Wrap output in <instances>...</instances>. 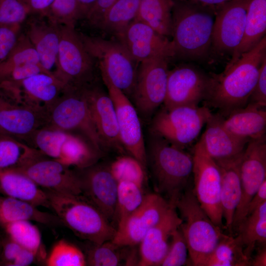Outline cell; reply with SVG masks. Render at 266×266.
Here are the masks:
<instances>
[{"mask_svg":"<svg viewBox=\"0 0 266 266\" xmlns=\"http://www.w3.org/2000/svg\"><path fill=\"white\" fill-rule=\"evenodd\" d=\"M266 56L265 36L235 62L227 64L221 73L211 74L204 105L218 109L220 114L225 117L233 110L247 105Z\"/></svg>","mask_w":266,"mask_h":266,"instance_id":"1","label":"cell"},{"mask_svg":"<svg viewBox=\"0 0 266 266\" xmlns=\"http://www.w3.org/2000/svg\"><path fill=\"white\" fill-rule=\"evenodd\" d=\"M173 0L171 36L175 57L204 58L212 45L215 6L188 0Z\"/></svg>","mask_w":266,"mask_h":266,"instance_id":"2","label":"cell"},{"mask_svg":"<svg viewBox=\"0 0 266 266\" xmlns=\"http://www.w3.org/2000/svg\"><path fill=\"white\" fill-rule=\"evenodd\" d=\"M44 190L50 209L78 237L97 244L113 239L116 229L83 195Z\"/></svg>","mask_w":266,"mask_h":266,"instance_id":"3","label":"cell"},{"mask_svg":"<svg viewBox=\"0 0 266 266\" xmlns=\"http://www.w3.org/2000/svg\"><path fill=\"white\" fill-rule=\"evenodd\" d=\"M152 140L148 153L149 164L158 194H165L175 203L193 172V156L158 136Z\"/></svg>","mask_w":266,"mask_h":266,"instance_id":"4","label":"cell"},{"mask_svg":"<svg viewBox=\"0 0 266 266\" xmlns=\"http://www.w3.org/2000/svg\"><path fill=\"white\" fill-rule=\"evenodd\" d=\"M182 222L179 229L188 248L192 264L203 266L220 240L226 235L200 206L193 191L183 192L175 203Z\"/></svg>","mask_w":266,"mask_h":266,"instance_id":"5","label":"cell"},{"mask_svg":"<svg viewBox=\"0 0 266 266\" xmlns=\"http://www.w3.org/2000/svg\"><path fill=\"white\" fill-rule=\"evenodd\" d=\"M79 34L86 48L97 62L103 81L110 82L128 97L131 96L138 63L125 46L118 40Z\"/></svg>","mask_w":266,"mask_h":266,"instance_id":"6","label":"cell"},{"mask_svg":"<svg viewBox=\"0 0 266 266\" xmlns=\"http://www.w3.org/2000/svg\"><path fill=\"white\" fill-rule=\"evenodd\" d=\"M60 43L54 76L66 88L83 89L96 83V60L86 48L75 28L59 25Z\"/></svg>","mask_w":266,"mask_h":266,"instance_id":"7","label":"cell"},{"mask_svg":"<svg viewBox=\"0 0 266 266\" xmlns=\"http://www.w3.org/2000/svg\"><path fill=\"white\" fill-rule=\"evenodd\" d=\"M46 126L81 136L101 155L107 149L92 119L83 89H66L49 111Z\"/></svg>","mask_w":266,"mask_h":266,"instance_id":"8","label":"cell"},{"mask_svg":"<svg viewBox=\"0 0 266 266\" xmlns=\"http://www.w3.org/2000/svg\"><path fill=\"white\" fill-rule=\"evenodd\" d=\"M212 115L205 105L164 108L154 117L151 129L154 135L184 149L197 138Z\"/></svg>","mask_w":266,"mask_h":266,"instance_id":"9","label":"cell"},{"mask_svg":"<svg viewBox=\"0 0 266 266\" xmlns=\"http://www.w3.org/2000/svg\"><path fill=\"white\" fill-rule=\"evenodd\" d=\"M193 191L200 206L216 225L223 227L220 194L221 175L219 167L199 141L194 149Z\"/></svg>","mask_w":266,"mask_h":266,"instance_id":"10","label":"cell"},{"mask_svg":"<svg viewBox=\"0 0 266 266\" xmlns=\"http://www.w3.org/2000/svg\"><path fill=\"white\" fill-rule=\"evenodd\" d=\"M168 61L154 58L139 63L131 96L137 112L145 117L150 116L164 102Z\"/></svg>","mask_w":266,"mask_h":266,"instance_id":"11","label":"cell"},{"mask_svg":"<svg viewBox=\"0 0 266 266\" xmlns=\"http://www.w3.org/2000/svg\"><path fill=\"white\" fill-rule=\"evenodd\" d=\"M12 169L26 175L44 190L65 194L81 195L77 171L41 153L22 166Z\"/></svg>","mask_w":266,"mask_h":266,"instance_id":"12","label":"cell"},{"mask_svg":"<svg viewBox=\"0 0 266 266\" xmlns=\"http://www.w3.org/2000/svg\"><path fill=\"white\" fill-rule=\"evenodd\" d=\"M266 136L251 139L243 151L240 166L241 197L234 213L232 231H236L245 218L249 201L266 180Z\"/></svg>","mask_w":266,"mask_h":266,"instance_id":"13","label":"cell"},{"mask_svg":"<svg viewBox=\"0 0 266 266\" xmlns=\"http://www.w3.org/2000/svg\"><path fill=\"white\" fill-rule=\"evenodd\" d=\"M209 75L190 65H181L169 70L165 108L178 106H198L205 99Z\"/></svg>","mask_w":266,"mask_h":266,"instance_id":"14","label":"cell"},{"mask_svg":"<svg viewBox=\"0 0 266 266\" xmlns=\"http://www.w3.org/2000/svg\"><path fill=\"white\" fill-rule=\"evenodd\" d=\"M103 82L114 104L121 144L130 156L146 168L147 151L138 112L121 90L108 81Z\"/></svg>","mask_w":266,"mask_h":266,"instance_id":"15","label":"cell"},{"mask_svg":"<svg viewBox=\"0 0 266 266\" xmlns=\"http://www.w3.org/2000/svg\"><path fill=\"white\" fill-rule=\"evenodd\" d=\"M250 0H230L215 6L211 47L220 53L234 52L244 32Z\"/></svg>","mask_w":266,"mask_h":266,"instance_id":"16","label":"cell"},{"mask_svg":"<svg viewBox=\"0 0 266 266\" xmlns=\"http://www.w3.org/2000/svg\"><path fill=\"white\" fill-rule=\"evenodd\" d=\"M172 205L158 193L145 195L140 206L116 229L112 241L122 246L139 244L149 230L160 221Z\"/></svg>","mask_w":266,"mask_h":266,"instance_id":"17","label":"cell"},{"mask_svg":"<svg viewBox=\"0 0 266 266\" xmlns=\"http://www.w3.org/2000/svg\"><path fill=\"white\" fill-rule=\"evenodd\" d=\"M116 36L138 63L154 58L175 57L172 41L141 21L133 20Z\"/></svg>","mask_w":266,"mask_h":266,"instance_id":"18","label":"cell"},{"mask_svg":"<svg viewBox=\"0 0 266 266\" xmlns=\"http://www.w3.org/2000/svg\"><path fill=\"white\" fill-rule=\"evenodd\" d=\"M81 195L95 205L110 222L114 220L118 182L109 166L97 163L78 169Z\"/></svg>","mask_w":266,"mask_h":266,"instance_id":"19","label":"cell"},{"mask_svg":"<svg viewBox=\"0 0 266 266\" xmlns=\"http://www.w3.org/2000/svg\"><path fill=\"white\" fill-rule=\"evenodd\" d=\"M13 97L19 103L48 114L66 89L53 75L39 73L11 86Z\"/></svg>","mask_w":266,"mask_h":266,"instance_id":"20","label":"cell"},{"mask_svg":"<svg viewBox=\"0 0 266 266\" xmlns=\"http://www.w3.org/2000/svg\"><path fill=\"white\" fill-rule=\"evenodd\" d=\"M83 91L92 119L102 142L107 148L124 152L115 108L108 92L96 83L83 88Z\"/></svg>","mask_w":266,"mask_h":266,"instance_id":"21","label":"cell"},{"mask_svg":"<svg viewBox=\"0 0 266 266\" xmlns=\"http://www.w3.org/2000/svg\"><path fill=\"white\" fill-rule=\"evenodd\" d=\"M47 122L46 114L17 102L0 89V129L2 133L26 141Z\"/></svg>","mask_w":266,"mask_h":266,"instance_id":"22","label":"cell"},{"mask_svg":"<svg viewBox=\"0 0 266 266\" xmlns=\"http://www.w3.org/2000/svg\"><path fill=\"white\" fill-rule=\"evenodd\" d=\"M26 21L24 33L34 47L41 66L54 76L60 43L59 26L39 15L31 14Z\"/></svg>","mask_w":266,"mask_h":266,"instance_id":"23","label":"cell"},{"mask_svg":"<svg viewBox=\"0 0 266 266\" xmlns=\"http://www.w3.org/2000/svg\"><path fill=\"white\" fill-rule=\"evenodd\" d=\"M182 222L174 205L147 233L140 243L137 265L158 266L166 255L173 233Z\"/></svg>","mask_w":266,"mask_h":266,"instance_id":"24","label":"cell"},{"mask_svg":"<svg viewBox=\"0 0 266 266\" xmlns=\"http://www.w3.org/2000/svg\"><path fill=\"white\" fill-rule=\"evenodd\" d=\"M206 125L199 142L213 160L229 159L244 151L249 140L230 132L223 124L220 114H212Z\"/></svg>","mask_w":266,"mask_h":266,"instance_id":"25","label":"cell"},{"mask_svg":"<svg viewBox=\"0 0 266 266\" xmlns=\"http://www.w3.org/2000/svg\"><path fill=\"white\" fill-rule=\"evenodd\" d=\"M243 152L229 159L215 161L221 175L220 200L225 227L232 233L235 210L241 197L240 166Z\"/></svg>","mask_w":266,"mask_h":266,"instance_id":"26","label":"cell"},{"mask_svg":"<svg viewBox=\"0 0 266 266\" xmlns=\"http://www.w3.org/2000/svg\"><path fill=\"white\" fill-rule=\"evenodd\" d=\"M222 121L230 132L239 137L250 140L266 136L265 108L254 103H248L226 116H222Z\"/></svg>","mask_w":266,"mask_h":266,"instance_id":"27","label":"cell"},{"mask_svg":"<svg viewBox=\"0 0 266 266\" xmlns=\"http://www.w3.org/2000/svg\"><path fill=\"white\" fill-rule=\"evenodd\" d=\"M0 192L35 206L50 209L45 191L26 175L15 169H0Z\"/></svg>","mask_w":266,"mask_h":266,"instance_id":"28","label":"cell"},{"mask_svg":"<svg viewBox=\"0 0 266 266\" xmlns=\"http://www.w3.org/2000/svg\"><path fill=\"white\" fill-rule=\"evenodd\" d=\"M19 221H35L48 226L63 225L55 214L42 211L28 202L0 197V226Z\"/></svg>","mask_w":266,"mask_h":266,"instance_id":"29","label":"cell"},{"mask_svg":"<svg viewBox=\"0 0 266 266\" xmlns=\"http://www.w3.org/2000/svg\"><path fill=\"white\" fill-rule=\"evenodd\" d=\"M266 0H250L242 41L228 64L235 62L243 53L256 45L266 36Z\"/></svg>","mask_w":266,"mask_h":266,"instance_id":"30","label":"cell"},{"mask_svg":"<svg viewBox=\"0 0 266 266\" xmlns=\"http://www.w3.org/2000/svg\"><path fill=\"white\" fill-rule=\"evenodd\" d=\"M173 4V0H140L134 20L146 24L164 36H171Z\"/></svg>","mask_w":266,"mask_h":266,"instance_id":"31","label":"cell"},{"mask_svg":"<svg viewBox=\"0 0 266 266\" xmlns=\"http://www.w3.org/2000/svg\"><path fill=\"white\" fill-rule=\"evenodd\" d=\"M236 231L243 245L245 254L251 261L256 244H266V201L246 216Z\"/></svg>","mask_w":266,"mask_h":266,"instance_id":"32","label":"cell"},{"mask_svg":"<svg viewBox=\"0 0 266 266\" xmlns=\"http://www.w3.org/2000/svg\"><path fill=\"white\" fill-rule=\"evenodd\" d=\"M101 156L83 137L68 133L58 161L69 166L82 169L96 164Z\"/></svg>","mask_w":266,"mask_h":266,"instance_id":"33","label":"cell"},{"mask_svg":"<svg viewBox=\"0 0 266 266\" xmlns=\"http://www.w3.org/2000/svg\"><path fill=\"white\" fill-rule=\"evenodd\" d=\"M139 2L140 0H117L94 27L116 36L135 19Z\"/></svg>","mask_w":266,"mask_h":266,"instance_id":"34","label":"cell"},{"mask_svg":"<svg viewBox=\"0 0 266 266\" xmlns=\"http://www.w3.org/2000/svg\"><path fill=\"white\" fill-rule=\"evenodd\" d=\"M239 236L226 234L219 242L203 266H249Z\"/></svg>","mask_w":266,"mask_h":266,"instance_id":"35","label":"cell"},{"mask_svg":"<svg viewBox=\"0 0 266 266\" xmlns=\"http://www.w3.org/2000/svg\"><path fill=\"white\" fill-rule=\"evenodd\" d=\"M40 153L13 136L0 133V169L21 167Z\"/></svg>","mask_w":266,"mask_h":266,"instance_id":"36","label":"cell"},{"mask_svg":"<svg viewBox=\"0 0 266 266\" xmlns=\"http://www.w3.org/2000/svg\"><path fill=\"white\" fill-rule=\"evenodd\" d=\"M144 196L142 187L134 183L129 181L118 183L117 202L113 220L117 224V229L121 227L128 217L140 206Z\"/></svg>","mask_w":266,"mask_h":266,"instance_id":"37","label":"cell"},{"mask_svg":"<svg viewBox=\"0 0 266 266\" xmlns=\"http://www.w3.org/2000/svg\"><path fill=\"white\" fill-rule=\"evenodd\" d=\"M68 134V133L45 126L35 131L27 142L45 156L59 160Z\"/></svg>","mask_w":266,"mask_h":266,"instance_id":"38","label":"cell"},{"mask_svg":"<svg viewBox=\"0 0 266 266\" xmlns=\"http://www.w3.org/2000/svg\"><path fill=\"white\" fill-rule=\"evenodd\" d=\"M12 240L38 257L41 253V236L38 228L30 221H19L1 226Z\"/></svg>","mask_w":266,"mask_h":266,"instance_id":"39","label":"cell"},{"mask_svg":"<svg viewBox=\"0 0 266 266\" xmlns=\"http://www.w3.org/2000/svg\"><path fill=\"white\" fill-rule=\"evenodd\" d=\"M109 167L118 183L129 181L142 187L145 179V168L133 157L120 156L114 160Z\"/></svg>","mask_w":266,"mask_h":266,"instance_id":"40","label":"cell"},{"mask_svg":"<svg viewBox=\"0 0 266 266\" xmlns=\"http://www.w3.org/2000/svg\"><path fill=\"white\" fill-rule=\"evenodd\" d=\"M29 63L40 65L34 47L27 35L20 33L15 46L0 64V75L13 67Z\"/></svg>","mask_w":266,"mask_h":266,"instance_id":"41","label":"cell"},{"mask_svg":"<svg viewBox=\"0 0 266 266\" xmlns=\"http://www.w3.org/2000/svg\"><path fill=\"white\" fill-rule=\"evenodd\" d=\"M47 266H86L85 255L76 246L65 240L58 241L45 260Z\"/></svg>","mask_w":266,"mask_h":266,"instance_id":"42","label":"cell"},{"mask_svg":"<svg viewBox=\"0 0 266 266\" xmlns=\"http://www.w3.org/2000/svg\"><path fill=\"white\" fill-rule=\"evenodd\" d=\"M85 256L86 266H116L121 264L124 258L122 246L112 240L100 244H94Z\"/></svg>","mask_w":266,"mask_h":266,"instance_id":"43","label":"cell"},{"mask_svg":"<svg viewBox=\"0 0 266 266\" xmlns=\"http://www.w3.org/2000/svg\"><path fill=\"white\" fill-rule=\"evenodd\" d=\"M37 256L16 243L6 234L0 251V266H28L37 260Z\"/></svg>","mask_w":266,"mask_h":266,"instance_id":"44","label":"cell"},{"mask_svg":"<svg viewBox=\"0 0 266 266\" xmlns=\"http://www.w3.org/2000/svg\"><path fill=\"white\" fill-rule=\"evenodd\" d=\"M45 16L58 25L73 28L80 20L76 0H54Z\"/></svg>","mask_w":266,"mask_h":266,"instance_id":"45","label":"cell"},{"mask_svg":"<svg viewBox=\"0 0 266 266\" xmlns=\"http://www.w3.org/2000/svg\"><path fill=\"white\" fill-rule=\"evenodd\" d=\"M31 14L25 0H0V26L22 25Z\"/></svg>","mask_w":266,"mask_h":266,"instance_id":"46","label":"cell"},{"mask_svg":"<svg viewBox=\"0 0 266 266\" xmlns=\"http://www.w3.org/2000/svg\"><path fill=\"white\" fill-rule=\"evenodd\" d=\"M188 248L179 227L172 233L167 252L161 266H182L187 261Z\"/></svg>","mask_w":266,"mask_h":266,"instance_id":"47","label":"cell"},{"mask_svg":"<svg viewBox=\"0 0 266 266\" xmlns=\"http://www.w3.org/2000/svg\"><path fill=\"white\" fill-rule=\"evenodd\" d=\"M21 25L0 26V64L15 46L20 33Z\"/></svg>","mask_w":266,"mask_h":266,"instance_id":"48","label":"cell"},{"mask_svg":"<svg viewBox=\"0 0 266 266\" xmlns=\"http://www.w3.org/2000/svg\"><path fill=\"white\" fill-rule=\"evenodd\" d=\"M248 103H254L262 108L266 106V56L262 62L258 79Z\"/></svg>","mask_w":266,"mask_h":266,"instance_id":"49","label":"cell"},{"mask_svg":"<svg viewBox=\"0 0 266 266\" xmlns=\"http://www.w3.org/2000/svg\"><path fill=\"white\" fill-rule=\"evenodd\" d=\"M117 0H97L85 18L88 24L94 27L107 10Z\"/></svg>","mask_w":266,"mask_h":266,"instance_id":"50","label":"cell"},{"mask_svg":"<svg viewBox=\"0 0 266 266\" xmlns=\"http://www.w3.org/2000/svg\"><path fill=\"white\" fill-rule=\"evenodd\" d=\"M266 201V180L261 185L249 201L246 209V216L251 213L262 203Z\"/></svg>","mask_w":266,"mask_h":266,"instance_id":"51","label":"cell"},{"mask_svg":"<svg viewBox=\"0 0 266 266\" xmlns=\"http://www.w3.org/2000/svg\"><path fill=\"white\" fill-rule=\"evenodd\" d=\"M25 0L30 9L31 14L45 16L49 7L54 0Z\"/></svg>","mask_w":266,"mask_h":266,"instance_id":"52","label":"cell"},{"mask_svg":"<svg viewBox=\"0 0 266 266\" xmlns=\"http://www.w3.org/2000/svg\"><path fill=\"white\" fill-rule=\"evenodd\" d=\"M97 0H76L78 4L80 20L84 19L93 8Z\"/></svg>","mask_w":266,"mask_h":266,"instance_id":"53","label":"cell"},{"mask_svg":"<svg viewBox=\"0 0 266 266\" xmlns=\"http://www.w3.org/2000/svg\"><path fill=\"white\" fill-rule=\"evenodd\" d=\"M250 265L253 266H266V245H263L260 248L253 258L251 259Z\"/></svg>","mask_w":266,"mask_h":266,"instance_id":"54","label":"cell"},{"mask_svg":"<svg viewBox=\"0 0 266 266\" xmlns=\"http://www.w3.org/2000/svg\"><path fill=\"white\" fill-rule=\"evenodd\" d=\"M202 5L216 6L230 0H188Z\"/></svg>","mask_w":266,"mask_h":266,"instance_id":"55","label":"cell"},{"mask_svg":"<svg viewBox=\"0 0 266 266\" xmlns=\"http://www.w3.org/2000/svg\"><path fill=\"white\" fill-rule=\"evenodd\" d=\"M4 237V236L3 235V234H2V233H1L0 231V251L1 248L2 243V241H3V239Z\"/></svg>","mask_w":266,"mask_h":266,"instance_id":"56","label":"cell"},{"mask_svg":"<svg viewBox=\"0 0 266 266\" xmlns=\"http://www.w3.org/2000/svg\"><path fill=\"white\" fill-rule=\"evenodd\" d=\"M0 133H2V132L1 131L0 129Z\"/></svg>","mask_w":266,"mask_h":266,"instance_id":"57","label":"cell"}]
</instances>
